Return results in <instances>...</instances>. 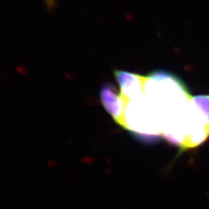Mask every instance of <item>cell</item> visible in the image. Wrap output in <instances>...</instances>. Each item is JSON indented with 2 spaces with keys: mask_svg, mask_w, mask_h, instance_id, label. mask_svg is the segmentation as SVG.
I'll list each match as a JSON object with an SVG mask.
<instances>
[{
  "mask_svg": "<svg viewBox=\"0 0 209 209\" xmlns=\"http://www.w3.org/2000/svg\"><path fill=\"white\" fill-rule=\"evenodd\" d=\"M99 97L102 104L107 112L116 123L120 125L125 106L120 91H117L113 84H105L100 89Z\"/></svg>",
  "mask_w": 209,
  "mask_h": 209,
  "instance_id": "6da1fadb",
  "label": "cell"
}]
</instances>
